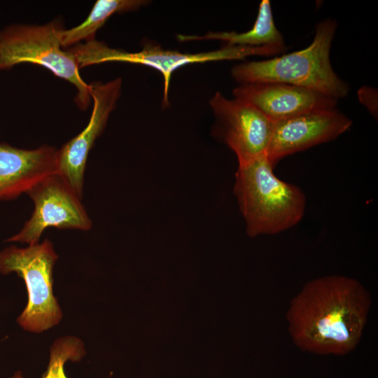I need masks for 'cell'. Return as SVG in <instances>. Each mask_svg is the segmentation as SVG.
Returning <instances> with one entry per match:
<instances>
[{"instance_id": "cell-3", "label": "cell", "mask_w": 378, "mask_h": 378, "mask_svg": "<svg viewBox=\"0 0 378 378\" xmlns=\"http://www.w3.org/2000/svg\"><path fill=\"white\" fill-rule=\"evenodd\" d=\"M337 24L325 20L316 27L311 44L304 49L262 61L245 62L231 71L240 84L282 83L309 89L338 99L349 92V85L334 71L330 51Z\"/></svg>"}, {"instance_id": "cell-1", "label": "cell", "mask_w": 378, "mask_h": 378, "mask_svg": "<svg viewBox=\"0 0 378 378\" xmlns=\"http://www.w3.org/2000/svg\"><path fill=\"white\" fill-rule=\"evenodd\" d=\"M371 304L357 280L331 275L306 284L287 314L293 342L317 354L344 355L360 342Z\"/></svg>"}, {"instance_id": "cell-6", "label": "cell", "mask_w": 378, "mask_h": 378, "mask_svg": "<svg viewBox=\"0 0 378 378\" xmlns=\"http://www.w3.org/2000/svg\"><path fill=\"white\" fill-rule=\"evenodd\" d=\"M74 55L78 67L99 64L108 62H120L142 64L160 71L164 80L162 105L167 106L168 93L172 74L186 64L224 59H239L250 55H262L261 48L223 46L221 48L206 52L183 53L164 50L155 44L146 43L141 51L129 52L108 47L95 39L80 43L69 48Z\"/></svg>"}, {"instance_id": "cell-4", "label": "cell", "mask_w": 378, "mask_h": 378, "mask_svg": "<svg viewBox=\"0 0 378 378\" xmlns=\"http://www.w3.org/2000/svg\"><path fill=\"white\" fill-rule=\"evenodd\" d=\"M59 20L45 24H12L0 31V71L22 63H31L50 70L77 90L75 102L81 110L91 103L90 85L81 77L74 55L64 48Z\"/></svg>"}, {"instance_id": "cell-10", "label": "cell", "mask_w": 378, "mask_h": 378, "mask_svg": "<svg viewBox=\"0 0 378 378\" xmlns=\"http://www.w3.org/2000/svg\"><path fill=\"white\" fill-rule=\"evenodd\" d=\"M351 124V120L336 108L274 122L266 156L275 167L286 156L336 139Z\"/></svg>"}, {"instance_id": "cell-12", "label": "cell", "mask_w": 378, "mask_h": 378, "mask_svg": "<svg viewBox=\"0 0 378 378\" xmlns=\"http://www.w3.org/2000/svg\"><path fill=\"white\" fill-rule=\"evenodd\" d=\"M57 151L46 144L30 150L0 143V201L27 194L37 183L57 173Z\"/></svg>"}, {"instance_id": "cell-15", "label": "cell", "mask_w": 378, "mask_h": 378, "mask_svg": "<svg viewBox=\"0 0 378 378\" xmlns=\"http://www.w3.org/2000/svg\"><path fill=\"white\" fill-rule=\"evenodd\" d=\"M50 360L46 371L41 378H67L64 365L67 360L79 361L86 354L83 342L74 336L62 337L50 347ZM10 378H24L20 371Z\"/></svg>"}, {"instance_id": "cell-5", "label": "cell", "mask_w": 378, "mask_h": 378, "mask_svg": "<svg viewBox=\"0 0 378 378\" xmlns=\"http://www.w3.org/2000/svg\"><path fill=\"white\" fill-rule=\"evenodd\" d=\"M58 258L52 242L10 246L0 251V274L16 273L26 285L28 302L18 318L25 330L41 332L57 325L62 317L61 308L53 294V267Z\"/></svg>"}, {"instance_id": "cell-8", "label": "cell", "mask_w": 378, "mask_h": 378, "mask_svg": "<svg viewBox=\"0 0 378 378\" xmlns=\"http://www.w3.org/2000/svg\"><path fill=\"white\" fill-rule=\"evenodd\" d=\"M209 105L216 119L214 133L234 151L239 163L266 155L274 122L248 102L218 92Z\"/></svg>"}, {"instance_id": "cell-2", "label": "cell", "mask_w": 378, "mask_h": 378, "mask_svg": "<svg viewBox=\"0 0 378 378\" xmlns=\"http://www.w3.org/2000/svg\"><path fill=\"white\" fill-rule=\"evenodd\" d=\"M274 167L266 155L239 163L234 192L250 237L284 232L304 216L302 190L279 178Z\"/></svg>"}, {"instance_id": "cell-16", "label": "cell", "mask_w": 378, "mask_h": 378, "mask_svg": "<svg viewBox=\"0 0 378 378\" xmlns=\"http://www.w3.org/2000/svg\"><path fill=\"white\" fill-rule=\"evenodd\" d=\"M360 101L365 105L372 115H377V93L374 89L363 87L358 92Z\"/></svg>"}, {"instance_id": "cell-14", "label": "cell", "mask_w": 378, "mask_h": 378, "mask_svg": "<svg viewBox=\"0 0 378 378\" xmlns=\"http://www.w3.org/2000/svg\"><path fill=\"white\" fill-rule=\"evenodd\" d=\"M144 0H98L88 18L80 24L63 29L61 43L64 48L95 39L96 32L113 14L135 10L146 4Z\"/></svg>"}, {"instance_id": "cell-7", "label": "cell", "mask_w": 378, "mask_h": 378, "mask_svg": "<svg viewBox=\"0 0 378 378\" xmlns=\"http://www.w3.org/2000/svg\"><path fill=\"white\" fill-rule=\"evenodd\" d=\"M27 194L34 204V211L19 232L8 242L33 245L39 242L48 227L88 230L92 222L80 200L66 181L58 173L43 178Z\"/></svg>"}, {"instance_id": "cell-11", "label": "cell", "mask_w": 378, "mask_h": 378, "mask_svg": "<svg viewBox=\"0 0 378 378\" xmlns=\"http://www.w3.org/2000/svg\"><path fill=\"white\" fill-rule=\"evenodd\" d=\"M234 98L255 106L273 122L304 113L335 108L337 99L316 91L274 82L240 84Z\"/></svg>"}, {"instance_id": "cell-13", "label": "cell", "mask_w": 378, "mask_h": 378, "mask_svg": "<svg viewBox=\"0 0 378 378\" xmlns=\"http://www.w3.org/2000/svg\"><path fill=\"white\" fill-rule=\"evenodd\" d=\"M177 39L181 42L218 40L223 46L268 48L279 53L286 50L283 36L274 24L269 0H262L260 4L255 22L248 31L208 32L203 36L178 35Z\"/></svg>"}, {"instance_id": "cell-9", "label": "cell", "mask_w": 378, "mask_h": 378, "mask_svg": "<svg viewBox=\"0 0 378 378\" xmlns=\"http://www.w3.org/2000/svg\"><path fill=\"white\" fill-rule=\"evenodd\" d=\"M90 85L93 108L89 122L82 132L57 151V173L81 199L89 152L116 106L121 94L122 80L116 78L105 83L96 81Z\"/></svg>"}]
</instances>
